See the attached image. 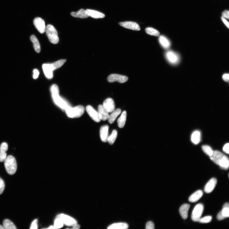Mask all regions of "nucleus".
<instances>
[{
	"label": "nucleus",
	"mask_w": 229,
	"mask_h": 229,
	"mask_svg": "<svg viewBox=\"0 0 229 229\" xmlns=\"http://www.w3.org/2000/svg\"><path fill=\"white\" fill-rule=\"evenodd\" d=\"M109 127L108 125H104L101 127L100 129V136L101 140L104 142H108V137Z\"/></svg>",
	"instance_id": "dca6fc26"
},
{
	"label": "nucleus",
	"mask_w": 229,
	"mask_h": 229,
	"mask_svg": "<svg viewBox=\"0 0 229 229\" xmlns=\"http://www.w3.org/2000/svg\"><path fill=\"white\" fill-rule=\"evenodd\" d=\"M5 166L6 170L10 175L15 174L17 170V163L15 158L12 156L7 157L5 161Z\"/></svg>",
	"instance_id": "7ed1b4c3"
},
{
	"label": "nucleus",
	"mask_w": 229,
	"mask_h": 229,
	"mask_svg": "<svg viewBox=\"0 0 229 229\" xmlns=\"http://www.w3.org/2000/svg\"><path fill=\"white\" fill-rule=\"evenodd\" d=\"M38 220L36 219L32 222L30 227V229H37L38 228Z\"/></svg>",
	"instance_id": "ea45409f"
},
{
	"label": "nucleus",
	"mask_w": 229,
	"mask_h": 229,
	"mask_svg": "<svg viewBox=\"0 0 229 229\" xmlns=\"http://www.w3.org/2000/svg\"><path fill=\"white\" fill-rule=\"evenodd\" d=\"M64 225L63 222L61 218L60 217L59 215L57 217L55 221L54 227L55 229H59L62 228L63 227Z\"/></svg>",
	"instance_id": "473e14b6"
},
{
	"label": "nucleus",
	"mask_w": 229,
	"mask_h": 229,
	"mask_svg": "<svg viewBox=\"0 0 229 229\" xmlns=\"http://www.w3.org/2000/svg\"><path fill=\"white\" fill-rule=\"evenodd\" d=\"M66 62L65 59L60 60L55 63L51 64L53 71L61 67Z\"/></svg>",
	"instance_id": "c85d7f7f"
},
{
	"label": "nucleus",
	"mask_w": 229,
	"mask_h": 229,
	"mask_svg": "<svg viewBox=\"0 0 229 229\" xmlns=\"http://www.w3.org/2000/svg\"><path fill=\"white\" fill-rule=\"evenodd\" d=\"M59 216L63 220L64 224L67 226H73L77 223L76 220L68 215L61 214L59 215Z\"/></svg>",
	"instance_id": "f8f14e48"
},
{
	"label": "nucleus",
	"mask_w": 229,
	"mask_h": 229,
	"mask_svg": "<svg viewBox=\"0 0 229 229\" xmlns=\"http://www.w3.org/2000/svg\"><path fill=\"white\" fill-rule=\"evenodd\" d=\"M84 107L82 105H79L74 108L71 107L65 111L67 115L71 118L80 117L84 114Z\"/></svg>",
	"instance_id": "39448f33"
},
{
	"label": "nucleus",
	"mask_w": 229,
	"mask_h": 229,
	"mask_svg": "<svg viewBox=\"0 0 229 229\" xmlns=\"http://www.w3.org/2000/svg\"><path fill=\"white\" fill-rule=\"evenodd\" d=\"M71 15L73 17L81 19L87 18L89 17L87 15L86 10L83 9L80 10L76 12H71Z\"/></svg>",
	"instance_id": "412c9836"
},
{
	"label": "nucleus",
	"mask_w": 229,
	"mask_h": 229,
	"mask_svg": "<svg viewBox=\"0 0 229 229\" xmlns=\"http://www.w3.org/2000/svg\"><path fill=\"white\" fill-rule=\"evenodd\" d=\"M202 149L208 156H210L213 153L214 151L212 148L207 145H203L202 146Z\"/></svg>",
	"instance_id": "72a5a7b5"
},
{
	"label": "nucleus",
	"mask_w": 229,
	"mask_h": 229,
	"mask_svg": "<svg viewBox=\"0 0 229 229\" xmlns=\"http://www.w3.org/2000/svg\"><path fill=\"white\" fill-rule=\"evenodd\" d=\"M229 143H227L224 145L223 149V151L225 153H227V154H228L229 152Z\"/></svg>",
	"instance_id": "37998d69"
},
{
	"label": "nucleus",
	"mask_w": 229,
	"mask_h": 229,
	"mask_svg": "<svg viewBox=\"0 0 229 229\" xmlns=\"http://www.w3.org/2000/svg\"><path fill=\"white\" fill-rule=\"evenodd\" d=\"M8 149V145L7 143L4 142L0 146V151L6 152Z\"/></svg>",
	"instance_id": "4c0bfd02"
},
{
	"label": "nucleus",
	"mask_w": 229,
	"mask_h": 229,
	"mask_svg": "<svg viewBox=\"0 0 229 229\" xmlns=\"http://www.w3.org/2000/svg\"><path fill=\"white\" fill-rule=\"evenodd\" d=\"M48 229H55L54 227L53 226H51L50 227H48Z\"/></svg>",
	"instance_id": "09e8293b"
},
{
	"label": "nucleus",
	"mask_w": 229,
	"mask_h": 229,
	"mask_svg": "<svg viewBox=\"0 0 229 229\" xmlns=\"http://www.w3.org/2000/svg\"><path fill=\"white\" fill-rule=\"evenodd\" d=\"M127 113L126 111H123L120 117L118 120V126L120 128L124 127L126 122Z\"/></svg>",
	"instance_id": "bb28decb"
},
{
	"label": "nucleus",
	"mask_w": 229,
	"mask_h": 229,
	"mask_svg": "<svg viewBox=\"0 0 229 229\" xmlns=\"http://www.w3.org/2000/svg\"><path fill=\"white\" fill-rule=\"evenodd\" d=\"M42 67L46 77L48 79H52L53 77V70L51 64H43Z\"/></svg>",
	"instance_id": "2eb2a0df"
},
{
	"label": "nucleus",
	"mask_w": 229,
	"mask_h": 229,
	"mask_svg": "<svg viewBox=\"0 0 229 229\" xmlns=\"http://www.w3.org/2000/svg\"><path fill=\"white\" fill-rule=\"evenodd\" d=\"M221 19L222 20V21L224 22V23L225 24V25L228 28H229V22H228L227 21V20L224 18L223 17H221Z\"/></svg>",
	"instance_id": "a18cd8bd"
},
{
	"label": "nucleus",
	"mask_w": 229,
	"mask_h": 229,
	"mask_svg": "<svg viewBox=\"0 0 229 229\" xmlns=\"http://www.w3.org/2000/svg\"><path fill=\"white\" fill-rule=\"evenodd\" d=\"M201 139V134L200 131H197L194 132L191 136V141L195 145L199 143Z\"/></svg>",
	"instance_id": "393cba45"
},
{
	"label": "nucleus",
	"mask_w": 229,
	"mask_h": 229,
	"mask_svg": "<svg viewBox=\"0 0 229 229\" xmlns=\"http://www.w3.org/2000/svg\"><path fill=\"white\" fill-rule=\"evenodd\" d=\"M128 225L125 223H118L113 224L109 226V229H126L128 228Z\"/></svg>",
	"instance_id": "a878e982"
},
{
	"label": "nucleus",
	"mask_w": 229,
	"mask_h": 229,
	"mask_svg": "<svg viewBox=\"0 0 229 229\" xmlns=\"http://www.w3.org/2000/svg\"><path fill=\"white\" fill-rule=\"evenodd\" d=\"M121 112V110L120 109H118L113 111L109 115L108 119L109 123L110 124H113Z\"/></svg>",
	"instance_id": "b1692460"
},
{
	"label": "nucleus",
	"mask_w": 229,
	"mask_h": 229,
	"mask_svg": "<svg viewBox=\"0 0 229 229\" xmlns=\"http://www.w3.org/2000/svg\"><path fill=\"white\" fill-rule=\"evenodd\" d=\"M217 183V180L215 178H213L210 180L204 187V191L205 193H211L214 190Z\"/></svg>",
	"instance_id": "ddd939ff"
},
{
	"label": "nucleus",
	"mask_w": 229,
	"mask_h": 229,
	"mask_svg": "<svg viewBox=\"0 0 229 229\" xmlns=\"http://www.w3.org/2000/svg\"><path fill=\"white\" fill-rule=\"evenodd\" d=\"M30 39L33 44V46L36 51L37 53L40 52V46L39 42L37 38L34 35H32Z\"/></svg>",
	"instance_id": "cd10ccee"
},
{
	"label": "nucleus",
	"mask_w": 229,
	"mask_h": 229,
	"mask_svg": "<svg viewBox=\"0 0 229 229\" xmlns=\"http://www.w3.org/2000/svg\"><path fill=\"white\" fill-rule=\"evenodd\" d=\"M7 157V154L6 152L0 151V162H3L5 160Z\"/></svg>",
	"instance_id": "c9c22d12"
},
{
	"label": "nucleus",
	"mask_w": 229,
	"mask_h": 229,
	"mask_svg": "<svg viewBox=\"0 0 229 229\" xmlns=\"http://www.w3.org/2000/svg\"><path fill=\"white\" fill-rule=\"evenodd\" d=\"M222 17L225 19H228L229 18V12L228 10H225L222 13Z\"/></svg>",
	"instance_id": "a19ab883"
},
{
	"label": "nucleus",
	"mask_w": 229,
	"mask_h": 229,
	"mask_svg": "<svg viewBox=\"0 0 229 229\" xmlns=\"http://www.w3.org/2000/svg\"><path fill=\"white\" fill-rule=\"evenodd\" d=\"M229 217V207H223V210L217 214V219L219 220H223Z\"/></svg>",
	"instance_id": "4be33fe9"
},
{
	"label": "nucleus",
	"mask_w": 229,
	"mask_h": 229,
	"mask_svg": "<svg viewBox=\"0 0 229 229\" xmlns=\"http://www.w3.org/2000/svg\"><path fill=\"white\" fill-rule=\"evenodd\" d=\"M50 91L54 102L62 110L66 111L71 107L69 103L59 95V90L58 86L53 84L50 87Z\"/></svg>",
	"instance_id": "f257e3e1"
},
{
	"label": "nucleus",
	"mask_w": 229,
	"mask_h": 229,
	"mask_svg": "<svg viewBox=\"0 0 229 229\" xmlns=\"http://www.w3.org/2000/svg\"><path fill=\"white\" fill-rule=\"evenodd\" d=\"M223 207H229V204L228 203H225L223 206Z\"/></svg>",
	"instance_id": "de8ad7c7"
},
{
	"label": "nucleus",
	"mask_w": 229,
	"mask_h": 229,
	"mask_svg": "<svg viewBox=\"0 0 229 229\" xmlns=\"http://www.w3.org/2000/svg\"><path fill=\"white\" fill-rule=\"evenodd\" d=\"M5 228L3 226L0 225V229H4Z\"/></svg>",
	"instance_id": "8fccbe9b"
},
{
	"label": "nucleus",
	"mask_w": 229,
	"mask_h": 229,
	"mask_svg": "<svg viewBox=\"0 0 229 229\" xmlns=\"http://www.w3.org/2000/svg\"><path fill=\"white\" fill-rule=\"evenodd\" d=\"M33 24L36 28L41 33H44L46 31L45 22L41 18L37 17L33 21Z\"/></svg>",
	"instance_id": "1a4fd4ad"
},
{
	"label": "nucleus",
	"mask_w": 229,
	"mask_h": 229,
	"mask_svg": "<svg viewBox=\"0 0 229 229\" xmlns=\"http://www.w3.org/2000/svg\"><path fill=\"white\" fill-rule=\"evenodd\" d=\"M146 229H154V225L152 222L149 221L147 222L146 225Z\"/></svg>",
	"instance_id": "58836bf2"
},
{
	"label": "nucleus",
	"mask_w": 229,
	"mask_h": 229,
	"mask_svg": "<svg viewBox=\"0 0 229 229\" xmlns=\"http://www.w3.org/2000/svg\"><path fill=\"white\" fill-rule=\"evenodd\" d=\"M39 75V72L37 69H35L33 70V78L34 79H36L38 78Z\"/></svg>",
	"instance_id": "79ce46f5"
},
{
	"label": "nucleus",
	"mask_w": 229,
	"mask_h": 229,
	"mask_svg": "<svg viewBox=\"0 0 229 229\" xmlns=\"http://www.w3.org/2000/svg\"><path fill=\"white\" fill-rule=\"evenodd\" d=\"M212 220V217L209 216L200 218L198 221L200 223L206 224L210 223Z\"/></svg>",
	"instance_id": "f704fd0d"
},
{
	"label": "nucleus",
	"mask_w": 229,
	"mask_h": 229,
	"mask_svg": "<svg viewBox=\"0 0 229 229\" xmlns=\"http://www.w3.org/2000/svg\"><path fill=\"white\" fill-rule=\"evenodd\" d=\"M223 79L225 81L228 82L229 79V75L228 73H225L223 76Z\"/></svg>",
	"instance_id": "c03bdc74"
},
{
	"label": "nucleus",
	"mask_w": 229,
	"mask_h": 229,
	"mask_svg": "<svg viewBox=\"0 0 229 229\" xmlns=\"http://www.w3.org/2000/svg\"><path fill=\"white\" fill-rule=\"evenodd\" d=\"M203 192L199 190L193 193L189 198V201L191 203H195L203 197Z\"/></svg>",
	"instance_id": "aec40b11"
},
{
	"label": "nucleus",
	"mask_w": 229,
	"mask_h": 229,
	"mask_svg": "<svg viewBox=\"0 0 229 229\" xmlns=\"http://www.w3.org/2000/svg\"><path fill=\"white\" fill-rule=\"evenodd\" d=\"M118 136V132L116 130H114L110 136L108 138V142L111 145L114 144Z\"/></svg>",
	"instance_id": "7c9ffc66"
},
{
	"label": "nucleus",
	"mask_w": 229,
	"mask_h": 229,
	"mask_svg": "<svg viewBox=\"0 0 229 229\" xmlns=\"http://www.w3.org/2000/svg\"><path fill=\"white\" fill-rule=\"evenodd\" d=\"M86 11L89 16L94 18H103L105 17L103 13L97 11L89 9H87Z\"/></svg>",
	"instance_id": "6ab92c4d"
},
{
	"label": "nucleus",
	"mask_w": 229,
	"mask_h": 229,
	"mask_svg": "<svg viewBox=\"0 0 229 229\" xmlns=\"http://www.w3.org/2000/svg\"><path fill=\"white\" fill-rule=\"evenodd\" d=\"M98 112L101 120L104 121L108 120L109 114L104 107L102 105H100L98 107Z\"/></svg>",
	"instance_id": "f3484780"
},
{
	"label": "nucleus",
	"mask_w": 229,
	"mask_h": 229,
	"mask_svg": "<svg viewBox=\"0 0 229 229\" xmlns=\"http://www.w3.org/2000/svg\"><path fill=\"white\" fill-rule=\"evenodd\" d=\"M190 207L189 204H185L183 205L180 208L179 212L182 217L186 220L188 217V211Z\"/></svg>",
	"instance_id": "a211bd4d"
},
{
	"label": "nucleus",
	"mask_w": 229,
	"mask_h": 229,
	"mask_svg": "<svg viewBox=\"0 0 229 229\" xmlns=\"http://www.w3.org/2000/svg\"><path fill=\"white\" fill-rule=\"evenodd\" d=\"M103 106L109 113L112 112L115 108L114 101L111 98L106 99L104 102Z\"/></svg>",
	"instance_id": "4468645a"
},
{
	"label": "nucleus",
	"mask_w": 229,
	"mask_h": 229,
	"mask_svg": "<svg viewBox=\"0 0 229 229\" xmlns=\"http://www.w3.org/2000/svg\"><path fill=\"white\" fill-rule=\"evenodd\" d=\"M166 57L168 62L173 65L177 64L180 60L178 54L172 51H168L166 53Z\"/></svg>",
	"instance_id": "0eeeda50"
},
{
	"label": "nucleus",
	"mask_w": 229,
	"mask_h": 229,
	"mask_svg": "<svg viewBox=\"0 0 229 229\" xmlns=\"http://www.w3.org/2000/svg\"><path fill=\"white\" fill-rule=\"evenodd\" d=\"M5 184L3 180L0 178V195L3 192L5 188Z\"/></svg>",
	"instance_id": "e433bc0d"
},
{
	"label": "nucleus",
	"mask_w": 229,
	"mask_h": 229,
	"mask_svg": "<svg viewBox=\"0 0 229 229\" xmlns=\"http://www.w3.org/2000/svg\"><path fill=\"white\" fill-rule=\"evenodd\" d=\"M86 110L91 118L95 122H99L101 120L98 112L90 105L87 106Z\"/></svg>",
	"instance_id": "9d476101"
},
{
	"label": "nucleus",
	"mask_w": 229,
	"mask_h": 229,
	"mask_svg": "<svg viewBox=\"0 0 229 229\" xmlns=\"http://www.w3.org/2000/svg\"><path fill=\"white\" fill-rule=\"evenodd\" d=\"M210 159L213 162L219 166L222 169L227 170L228 169L229 160L228 158L220 152L214 151Z\"/></svg>",
	"instance_id": "f03ea898"
},
{
	"label": "nucleus",
	"mask_w": 229,
	"mask_h": 229,
	"mask_svg": "<svg viewBox=\"0 0 229 229\" xmlns=\"http://www.w3.org/2000/svg\"><path fill=\"white\" fill-rule=\"evenodd\" d=\"M128 80L127 77L117 74H112L110 75L107 78L108 82L112 83L118 82L120 83H124Z\"/></svg>",
	"instance_id": "6e6552de"
},
{
	"label": "nucleus",
	"mask_w": 229,
	"mask_h": 229,
	"mask_svg": "<svg viewBox=\"0 0 229 229\" xmlns=\"http://www.w3.org/2000/svg\"><path fill=\"white\" fill-rule=\"evenodd\" d=\"M80 227V226L79 225L76 224L73 226L72 228L74 229H79Z\"/></svg>",
	"instance_id": "49530a36"
},
{
	"label": "nucleus",
	"mask_w": 229,
	"mask_h": 229,
	"mask_svg": "<svg viewBox=\"0 0 229 229\" xmlns=\"http://www.w3.org/2000/svg\"><path fill=\"white\" fill-rule=\"evenodd\" d=\"M204 210V207L203 204H199L194 207L193 211L191 218L194 222L198 221L201 217Z\"/></svg>",
	"instance_id": "423d86ee"
},
{
	"label": "nucleus",
	"mask_w": 229,
	"mask_h": 229,
	"mask_svg": "<svg viewBox=\"0 0 229 229\" xmlns=\"http://www.w3.org/2000/svg\"><path fill=\"white\" fill-rule=\"evenodd\" d=\"M145 31L147 34L152 36H158L160 35V33L158 30L152 28H147Z\"/></svg>",
	"instance_id": "2f4dec72"
},
{
	"label": "nucleus",
	"mask_w": 229,
	"mask_h": 229,
	"mask_svg": "<svg viewBox=\"0 0 229 229\" xmlns=\"http://www.w3.org/2000/svg\"><path fill=\"white\" fill-rule=\"evenodd\" d=\"M46 35L50 42L53 44H57L59 42L58 32L53 26L49 24L46 26Z\"/></svg>",
	"instance_id": "20e7f679"
},
{
	"label": "nucleus",
	"mask_w": 229,
	"mask_h": 229,
	"mask_svg": "<svg viewBox=\"0 0 229 229\" xmlns=\"http://www.w3.org/2000/svg\"><path fill=\"white\" fill-rule=\"evenodd\" d=\"M159 42L162 46L165 49L170 48L171 43L169 40L163 36H160L159 39Z\"/></svg>",
	"instance_id": "5701e85b"
},
{
	"label": "nucleus",
	"mask_w": 229,
	"mask_h": 229,
	"mask_svg": "<svg viewBox=\"0 0 229 229\" xmlns=\"http://www.w3.org/2000/svg\"><path fill=\"white\" fill-rule=\"evenodd\" d=\"M3 226L5 229H16L17 228L12 222L9 219H5L3 222Z\"/></svg>",
	"instance_id": "c756f323"
},
{
	"label": "nucleus",
	"mask_w": 229,
	"mask_h": 229,
	"mask_svg": "<svg viewBox=\"0 0 229 229\" xmlns=\"http://www.w3.org/2000/svg\"><path fill=\"white\" fill-rule=\"evenodd\" d=\"M119 24L121 26L127 29L136 31H139L140 30L139 25L136 22H120Z\"/></svg>",
	"instance_id": "9b49d317"
}]
</instances>
